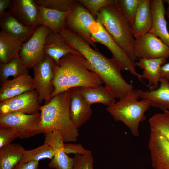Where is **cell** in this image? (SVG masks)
Returning a JSON list of instances; mask_svg holds the SVG:
<instances>
[{"mask_svg": "<svg viewBox=\"0 0 169 169\" xmlns=\"http://www.w3.org/2000/svg\"><path fill=\"white\" fill-rule=\"evenodd\" d=\"M44 51L57 65L63 57L70 53L82 56L77 51L71 48L59 33L52 32L46 36L44 45Z\"/></svg>", "mask_w": 169, "mask_h": 169, "instance_id": "17", "label": "cell"}, {"mask_svg": "<svg viewBox=\"0 0 169 169\" xmlns=\"http://www.w3.org/2000/svg\"><path fill=\"white\" fill-rule=\"evenodd\" d=\"M139 98L136 90L134 89L106 108L115 121L122 122L136 137L139 136V124L145 120V113L151 107L148 100L138 101Z\"/></svg>", "mask_w": 169, "mask_h": 169, "instance_id": "5", "label": "cell"}, {"mask_svg": "<svg viewBox=\"0 0 169 169\" xmlns=\"http://www.w3.org/2000/svg\"><path fill=\"white\" fill-rule=\"evenodd\" d=\"M38 94L33 90L0 102V115L19 112L28 115L40 111Z\"/></svg>", "mask_w": 169, "mask_h": 169, "instance_id": "12", "label": "cell"}, {"mask_svg": "<svg viewBox=\"0 0 169 169\" xmlns=\"http://www.w3.org/2000/svg\"><path fill=\"white\" fill-rule=\"evenodd\" d=\"M25 150L19 143L0 148V169H13L22 158Z\"/></svg>", "mask_w": 169, "mask_h": 169, "instance_id": "27", "label": "cell"}, {"mask_svg": "<svg viewBox=\"0 0 169 169\" xmlns=\"http://www.w3.org/2000/svg\"><path fill=\"white\" fill-rule=\"evenodd\" d=\"M64 147L67 154H84L87 153L89 151L84 148L81 144L64 143Z\"/></svg>", "mask_w": 169, "mask_h": 169, "instance_id": "36", "label": "cell"}, {"mask_svg": "<svg viewBox=\"0 0 169 169\" xmlns=\"http://www.w3.org/2000/svg\"><path fill=\"white\" fill-rule=\"evenodd\" d=\"M2 30L15 37L22 43L27 41L37 27L26 25L16 18L9 11H6L0 19Z\"/></svg>", "mask_w": 169, "mask_h": 169, "instance_id": "19", "label": "cell"}, {"mask_svg": "<svg viewBox=\"0 0 169 169\" xmlns=\"http://www.w3.org/2000/svg\"><path fill=\"white\" fill-rule=\"evenodd\" d=\"M28 69L19 56L6 64L0 62V82L2 83L7 81L10 76L15 78L28 74Z\"/></svg>", "mask_w": 169, "mask_h": 169, "instance_id": "28", "label": "cell"}, {"mask_svg": "<svg viewBox=\"0 0 169 169\" xmlns=\"http://www.w3.org/2000/svg\"><path fill=\"white\" fill-rule=\"evenodd\" d=\"M54 156V151L52 147L44 142L41 146L33 149L24 151L19 163L31 161H38L44 159H52Z\"/></svg>", "mask_w": 169, "mask_h": 169, "instance_id": "29", "label": "cell"}, {"mask_svg": "<svg viewBox=\"0 0 169 169\" xmlns=\"http://www.w3.org/2000/svg\"><path fill=\"white\" fill-rule=\"evenodd\" d=\"M18 137L17 135L12 129L0 127V148L11 144Z\"/></svg>", "mask_w": 169, "mask_h": 169, "instance_id": "35", "label": "cell"}, {"mask_svg": "<svg viewBox=\"0 0 169 169\" xmlns=\"http://www.w3.org/2000/svg\"><path fill=\"white\" fill-rule=\"evenodd\" d=\"M78 1L87 8L93 16L96 17L102 8L114 4L115 0H79Z\"/></svg>", "mask_w": 169, "mask_h": 169, "instance_id": "33", "label": "cell"}, {"mask_svg": "<svg viewBox=\"0 0 169 169\" xmlns=\"http://www.w3.org/2000/svg\"><path fill=\"white\" fill-rule=\"evenodd\" d=\"M44 134V142L51 146L54 151V156L49 164V167L54 169H73V158L69 157L65 152L64 143L60 133L54 131Z\"/></svg>", "mask_w": 169, "mask_h": 169, "instance_id": "14", "label": "cell"}, {"mask_svg": "<svg viewBox=\"0 0 169 169\" xmlns=\"http://www.w3.org/2000/svg\"><path fill=\"white\" fill-rule=\"evenodd\" d=\"M151 131L162 135L169 142V111L155 114L149 120Z\"/></svg>", "mask_w": 169, "mask_h": 169, "instance_id": "30", "label": "cell"}, {"mask_svg": "<svg viewBox=\"0 0 169 169\" xmlns=\"http://www.w3.org/2000/svg\"><path fill=\"white\" fill-rule=\"evenodd\" d=\"M52 32L48 28L40 25L37 27L30 38L23 43L19 56L28 69L32 68L44 59V49L45 38Z\"/></svg>", "mask_w": 169, "mask_h": 169, "instance_id": "10", "label": "cell"}, {"mask_svg": "<svg viewBox=\"0 0 169 169\" xmlns=\"http://www.w3.org/2000/svg\"><path fill=\"white\" fill-rule=\"evenodd\" d=\"M159 82V86L155 90H136L139 98L148 100L151 106L160 108L164 112L169 110V81L161 77Z\"/></svg>", "mask_w": 169, "mask_h": 169, "instance_id": "22", "label": "cell"}, {"mask_svg": "<svg viewBox=\"0 0 169 169\" xmlns=\"http://www.w3.org/2000/svg\"><path fill=\"white\" fill-rule=\"evenodd\" d=\"M59 33L68 45L85 59L87 68L100 77L105 87L115 97L120 99L134 89L132 84L128 83L122 77L120 67L114 59L105 57L67 28L63 29Z\"/></svg>", "mask_w": 169, "mask_h": 169, "instance_id": "1", "label": "cell"}, {"mask_svg": "<svg viewBox=\"0 0 169 169\" xmlns=\"http://www.w3.org/2000/svg\"><path fill=\"white\" fill-rule=\"evenodd\" d=\"M39 161H33L23 163H18L13 169H39Z\"/></svg>", "mask_w": 169, "mask_h": 169, "instance_id": "37", "label": "cell"}, {"mask_svg": "<svg viewBox=\"0 0 169 169\" xmlns=\"http://www.w3.org/2000/svg\"><path fill=\"white\" fill-rule=\"evenodd\" d=\"M23 43L2 30L0 32V62L6 64L19 56Z\"/></svg>", "mask_w": 169, "mask_h": 169, "instance_id": "26", "label": "cell"}, {"mask_svg": "<svg viewBox=\"0 0 169 169\" xmlns=\"http://www.w3.org/2000/svg\"><path fill=\"white\" fill-rule=\"evenodd\" d=\"M38 5L59 11H70L77 0H35Z\"/></svg>", "mask_w": 169, "mask_h": 169, "instance_id": "31", "label": "cell"}, {"mask_svg": "<svg viewBox=\"0 0 169 169\" xmlns=\"http://www.w3.org/2000/svg\"><path fill=\"white\" fill-rule=\"evenodd\" d=\"M154 169H169V142L161 134L151 131L148 142Z\"/></svg>", "mask_w": 169, "mask_h": 169, "instance_id": "13", "label": "cell"}, {"mask_svg": "<svg viewBox=\"0 0 169 169\" xmlns=\"http://www.w3.org/2000/svg\"><path fill=\"white\" fill-rule=\"evenodd\" d=\"M160 76L169 81V63H166L160 69Z\"/></svg>", "mask_w": 169, "mask_h": 169, "instance_id": "39", "label": "cell"}, {"mask_svg": "<svg viewBox=\"0 0 169 169\" xmlns=\"http://www.w3.org/2000/svg\"><path fill=\"white\" fill-rule=\"evenodd\" d=\"M39 25L45 26L52 32L59 33L66 28V19L70 11L63 12L49 9L38 5Z\"/></svg>", "mask_w": 169, "mask_h": 169, "instance_id": "23", "label": "cell"}, {"mask_svg": "<svg viewBox=\"0 0 169 169\" xmlns=\"http://www.w3.org/2000/svg\"><path fill=\"white\" fill-rule=\"evenodd\" d=\"M96 17L134 63L138 59L134 51L135 38L131 26L122 12L117 0H115L114 4L102 8L97 14Z\"/></svg>", "mask_w": 169, "mask_h": 169, "instance_id": "4", "label": "cell"}, {"mask_svg": "<svg viewBox=\"0 0 169 169\" xmlns=\"http://www.w3.org/2000/svg\"><path fill=\"white\" fill-rule=\"evenodd\" d=\"M96 21L90 13L77 0L66 18V28L83 38L94 49L98 50L90 31V26Z\"/></svg>", "mask_w": 169, "mask_h": 169, "instance_id": "9", "label": "cell"}, {"mask_svg": "<svg viewBox=\"0 0 169 169\" xmlns=\"http://www.w3.org/2000/svg\"><path fill=\"white\" fill-rule=\"evenodd\" d=\"M90 31L94 42L103 45L110 50L113 54V58L118 63L122 70L129 71L142 81L141 75L136 72L134 63L97 19L91 26Z\"/></svg>", "mask_w": 169, "mask_h": 169, "instance_id": "6", "label": "cell"}, {"mask_svg": "<svg viewBox=\"0 0 169 169\" xmlns=\"http://www.w3.org/2000/svg\"><path fill=\"white\" fill-rule=\"evenodd\" d=\"M141 0H117L124 16L131 26L132 25Z\"/></svg>", "mask_w": 169, "mask_h": 169, "instance_id": "32", "label": "cell"}, {"mask_svg": "<svg viewBox=\"0 0 169 169\" xmlns=\"http://www.w3.org/2000/svg\"><path fill=\"white\" fill-rule=\"evenodd\" d=\"M72 158L73 169H93V158L91 151L84 154H76Z\"/></svg>", "mask_w": 169, "mask_h": 169, "instance_id": "34", "label": "cell"}, {"mask_svg": "<svg viewBox=\"0 0 169 169\" xmlns=\"http://www.w3.org/2000/svg\"><path fill=\"white\" fill-rule=\"evenodd\" d=\"M44 59L33 68L34 76L33 83L34 90L38 94V101L40 104L43 101L45 104L51 99V95L54 91L52 82L54 77V61L45 55Z\"/></svg>", "mask_w": 169, "mask_h": 169, "instance_id": "8", "label": "cell"}, {"mask_svg": "<svg viewBox=\"0 0 169 169\" xmlns=\"http://www.w3.org/2000/svg\"><path fill=\"white\" fill-rule=\"evenodd\" d=\"M12 2L11 0H0V19L3 17L6 8H9Z\"/></svg>", "mask_w": 169, "mask_h": 169, "instance_id": "38", "label": "cell"}, {"mask_svg": "<svg viewBox=\"0 0 169 169\" xmlns=\"http://www.w3.org/2000/svg\"><path fill=\"white\" fill-rule=\"evenodd\" d=\"M85 61L82 56L70 53L62 57L58 65L54 64L51 98L73 88L94 87L103 84L100 77L87 68Z\"/></svg>", "mask_w": 169, "mask_h": 169, "instance_id": "2", "label": "cell"}, {"mask_svg": "<svg viewBox=\"0 0 169 169\" xmlns=\"http://www.w3.org/2000/svg\"><path fill=\"white\" fill-rule=\"evenodd\" d=\"M9 11L18 20L29 26L39 25L38 5L35 0H13Z\"/></svg>", "mask_w": 169, "mask_h": 169, "instance_id": "16", "label": "cell"}, {"mask_svg": "<svg viewBox=\"0 0 169 169\" xmlns=\"http://www.w3.org/2000/svg\"><path fill=\"white\" fill-rule=\"evenodd\" d=\"M151 0H141L131 26L135 38L148 33L152 23Z\"/></svg>", "mask_w": 169, "mask_h": 169, "instance_id": "24", "label": "cell"}, {"mask_svg": "<svg viewBox=\"0 0 169 169\" xmlns=\"http://www.w3.org/2000/svg\"><path fill=\"white\" fill-rule=\"evenodd\" d=\"M152 23L149 33L159 38L169 47V32L165 18L166 10L162 0H151Z\"/></svg>", "mask_w": 169, "mask_h": 169, "instance_id": "18", "label": "cell"}, {"mask_svg": "<svg viewBox=\"0 0 169 169\" xmlns=\"http://www.w3.org/2000/svg\"><path fill=\"white\" fill-rule=\"evenodd\" d=\"M167 59L162 57L153 59H139L134 63L135 66L143 69L141 75L142 79H147V85L150 90H155L159 87L160 76V69L166 63Z\"/></svg>", "mask_w": 169, "mask_h": 169, "instance_id": "20", "label": "cell"}, {"mask_svg": "<svg viewBox=\"0 0 169 169\" xmlns=\"http://www.w3.org/2000/svg\"><path fill=\"white\" fill-rule=\"evenodd\" d=\"M69 93V115L73 124L78 129L90 119L92 110L81 95L79 87L70 89Z\"/></svg>", "mask_w": 169, "mask_h": 169, "instance_id": "15", "label": "cell"}, {"mask_svg": "<svg viewBox=\"0 0 169 169\" xmlns=\"http://www.w3.org/2000/svg\"><path fill=\"white\" fill-rule=\"evenodd\" d=\"M79 92L90 105L100 103L109 106L116 102L115 97L105 86L101 84L94 87H79Z\"/></svg>", "mask_w": 169, "mask_h": 169, "instance_id": "25", "label": "cell"}, {"mask_svg": "<svg viewBox=\"0 0 169 169\" xmlns=\"http://www.w3.org/2000/svg\"><path fill=\"white\" fill-rule=\"evenodd\" d=\"M40 112L28 115L12 112L0 115V127L9 128L20 139H27L43 133Z\"/></svg>", "mask_w": 169, "mask_h": 169, "instance_id": "7", "label": "cell"}, {"mask_svg": "<svg viewBox=\"0 0 169 169\" xmlns=\"http://www.w3.org/2000/svg\"><path fill=\"white\" fill-rule=\"evenodd\" d=\"M163 3H167L168 4V6L166 11V14L167 17L169 19V0H163Z\"/></svg>", "mask_w": 169, "mask_h": 169, "instance_id": "40", "label": "cell"}, {"mask_svg": "<svg viewBox=\"0 0 169 169\" xmlns=\"http://www.w3.org/2000/svg\"><path fill=\"white\" fill-rule=\"evenodd\" d=\"M69 103V90L58 94L40 107V126L43 133L57 131L64 143L76 142L79 136L78 129L70 116Z\"/></svg>", "mask_w": 169, "mask_h": 169, "instance_id": "3", "label": "cell"}, {"mask_svg": "<svg viewBox=\"0 0 169 169\" xmlns=\"http://www.w3.org/2000/svg\"><path fill=\"white\" fill-rule=\"evenodd\" d=\"M135 38L134 51L138 59L169 57V47L153 34L148 32Z\"/></svg>", "mask_w": 169, "mask_h": 169, "instance_id": "11", "label": "cell"}, {"mask_svg": "<svg viewBox=\"0 0 169 169\" xmlns=\"http://www.w3.org/2000/svg\"><path fill=\"white\" fill-rule=\"evenodd\" d=\"M33 90V79L29 74L8 79L0 84V102Z\"/></svg>", "mask_w": 169, "mask_h": 169, "instance_id": "21", "label": "cell"}]
</instances>
